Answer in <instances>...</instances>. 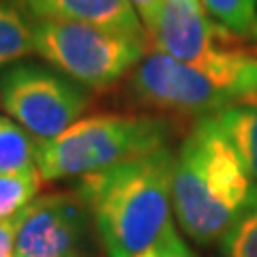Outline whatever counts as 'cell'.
Returning a JSON list of instances; mask_svg holds the SVG:
<instances>
[{
  "mask_svg": "<svg viewBox=\"0 0 257 257\" xmlns=\"http://www.w3.org/2000/svg\"><path fill=\"white\" fill-rule=\"evenodd\" d=\"M257 206V180L210 116L199 118L174 161L172 208L199 244L223 238Z\"/></svg>",
  "mask_w": 257,
  "mask_h": 257,
  "instance_id": "cell-1",
  "label": "cell"
},
{
  "mask_svg": "<svg viewBox=\"0 0 257 257\" xmlns=\"http://www.w3.org/2000/svg\"><path fill=\"white\" fill-rule=\"evenodd\" d=\"M174 161L170 146H163L79 178L77 189L107 257H138L174 225Z\"/></svg>",
  "mask_w": 257,
  "mask_h": 257,
  "instance_id": "cell-2",
  "label": "cell"
},
{
  "mask_svg": "<svg viewBox=\"0 0 257 257\" xmlns=\"http://www.w3.org/2000/svg\"><path fill=\"white\" fill-rule=\"evenodd\" d=\"M170 126L148 114H96L82 118L52 142L37 148L43 182L84 178L128 159L167 146Z\"/></svg>",
  "mask_w": 257,
  "mask_h": 257,
  "instance_id": "cell-3",
  "label": "cell"
},
{
  "mask_svg": "<svg viewBox=\"0 0 257 257\" xmlns=\"http://www.w3.org/2000/svg\"><path fill=\"white\" fill-rule=\"evenodd\" d=\"M152 47L216 77L240 101L257 96V54L214 22L199 0H163Z\"/></svg>",
  "mask_w": 257,
  "mask_h": 257,
  "instance_id": "cell-4",
  "label": "cell"
},
{
  "mask_svg": "<svg viewBox=\"0 0 257 257\" xmlns=\"http://www.w3.org/2000/svg\"><path fill=\"white\" fill-rule=\"evenodd\" d=\"M35 54L52 69L90 90H105L135 69L148 39L77 22L32 20Z\"/></svg>",
  "mask_w": 257,
  "mask_h": 257,
  "instance_id": "cell-5",
  "label": "cell"
},
{
  "mask_svg": "<svg viewBox=\"0 0 257 257\" xmlns=\"http://www.w3.org/2000/svg\"><path fill=\"white\" fill-rule=\"evenodd\" d=\"M0 105L39 144L73 126L90 105L84 86L60 71L35 62H15L0 73Z\"/></svg>",
  "mask_w": 257,
  "mask_h": 257,
  "instance_id": "cell-6",
  "label": "cell"
},
{
  "mask_svg": "<svg viewBox=\"0 0 257 257\" xmlns=\"http://www.w3.org/2000/svg\"><path fill=\"white\" fill-rule=\"evenodd\" d=\"M126 90L138 105L172 116L206 118L240 99L216 77L148 47L126 75Z\"/></svg>",
  "mask_w": 257,
  "mask_h": 257,
  "instance_id": "cell-7",
  "label": "cell"
},
{
  "mask_svg": "<svg viewBox=\"0 0 257 257\" xmlns=\"http://www.w3.org/2000/svg\"><path fill=\"white\" fill-rule=\"evenodd\" d=\"M90 221L77 187L39 195L20 214L13 257H84Z\"/></svg>",
  "mask_w": 257,
  "mask_h": 257,
  "instance_id": "cell-8",
  "label": "cell"
},
{
  "mask_svg": "<svg viewBox=\"0 0 257 257\" xmlns=\"http://www.w3.org/2000/svg\"><path fill=\"white\" fill-rule=\"evenodd\" d=\"M30 20L77 22L148 39L131 0H15Z\"/></svg>",
  "mask_w": 257,
  "mask_h": 257,
  "instance_id": "cell-9",
  "label": "cell"
},
{
  "mask_svg": "<svg viewBox=\"0 0 257 257\" xmlns=\"http://www.w3.org/2000/svg\"><path fill=\"white\" fill-rule=\"evenodd\" d=\"M210 118L225 140L234 146L248 174L257 180V96L238 101Z\"/></svg>",
  "mask_w": 257,
  "mask_h": 257,
  "instance_id": "cell-10",
  "label": "cell"
},
{
  "mask_svg": "<svg viewBox=\"0 0 257 257\" xmlns=\"http://www.w3.org/2000/svg\"><path fill=\"white\" fill-rule=\"evenodd\" d=\"M35 54V26L15 0H0V69Z\"/></svg>",
  "mask_w": 257,
  "mask_h": 257,
  "instance_id": "cell-11",
  "label": "cell"
},
{
  "mask_svg": "<svg viewBox=\"0 0 257 257\" xmlns=\"http://www.w3.org/2000/svg\"><path fill=\"white\" fill-rule=\"evenodd\" d=\"M39 142L13 118L0 116V174L37 170Z\"/></svg>",
  "mask_w": 257,
  "mask_h": 257,
  "instance_id": "cell-12",
  "label": "cell"
},
{
  "mask_svg": "<svg viewBox=\"0 0 257 257\" xmlns=\"http://www.w3.org/2000/svg\"><path fill=\"white\" fill-rule=\"evenodd\" d=\"M43 178L39 170L24 174H0V221L20 216L39 197Z\"/></svg>",
  "mask_w": 257,
  "mask_h": 257,
  "instance_id": "cell-13",
  "label": "cell"
},
{
  "mask_svg": "<svg viewBox=\"0 0 257 257\" xmlns=\"http://www.w3.org/2000/svg\"><path fill=\"white\" fill-rule=\"evenodd\" d=\"M206 13L238 37L257 30V0H199Z\"/></svg>",
  "mask_w": 257,
  "mask_h": 257,
  "instance_id": "cell-14",
  "label": "cell"
},
{
  "mask_svg": "<svg viewBox=\"0 0 257 257\" xmlns=\"http://www.w3.org/2000/svg\"><path fill=\"white\" fill-rule=\"evenodd\" d=\"M223 257H257V206L223 236Z\"/></svg>",
  "mask_w": 257,
  "mask_h": 257,
  "instance_id": "cell-15",
  "label": "cell"
},
{
  "mask_svg": "<svg viewBox=\"0 0 257 257\" xmlns=\"http://www.w3.org/2000/svg\"><path fill=\"white\" fill-rule=\"evenodd\" d=\"M138 257H195V253H193L189 244L182 240L178 229H176V225H172L159 242H155Z\"/></svg>",
  "mask_w": 257,
  "mask_h": 257,
  "instance_id": "cell-16",
  "label": "cell"
},
{
  "mask_svg": "<svg viewBox=\"0 0 257 257\" xmlns=\"http://www.w3.org/2000/svg\"><path fill=\"white\" fill-rule=\"evenodd\" d=\"M131 5L135 7L140 20L144 24V28L150 35L157 26V20H159V13H161V7H163V0H131Z\"/></svg>",
  "mask_w": 257,
  "mask_h": 257,
  "instance_id": "cell-17",
  "label": "cell"
},
{
  "mask_svg": "<svg viewBox=\"0 0 257 257\" xmlns=\"http://www.w3.org/2000/svg\"><path fill=\"white\" fill-rule=\"evenodd\" d=\"M20 216L9 221H0V257H11L15 246V234H18Z\"/></svg>",
  "mask_w": 257,
  "mask_h": 257,
  "instance_id": "cell-18",
  "label": "cell"
},
{
  "mask_svg": "<svg viewBox=\"0 0 257 257\" xmlns=\"http://www.w3.org/2000/svg\"><path fill=\"white\" fill-rule=\"evenodd\" d=\"M11 257H13V255H11Z\"/></svg>",
  "mask_w": 257,
  "mask_h": 257,
  "instance_id": "cell-19",
  "label": "cell"
},
{
  "mask_svg": "<svg viewBox=\"0 0 257 257\" xmlns=\"http://www.w3.org/2000/svg\"><path fill=\"white\" fill-rule=\"evenodd\" d=\"M255 32H257V30H255Z\"/></svg>",
  "mask_w": 257,
  "mask_h": 257,
  "instance_id": "cell-20",
  "label": "cell"
}]
</instances>
